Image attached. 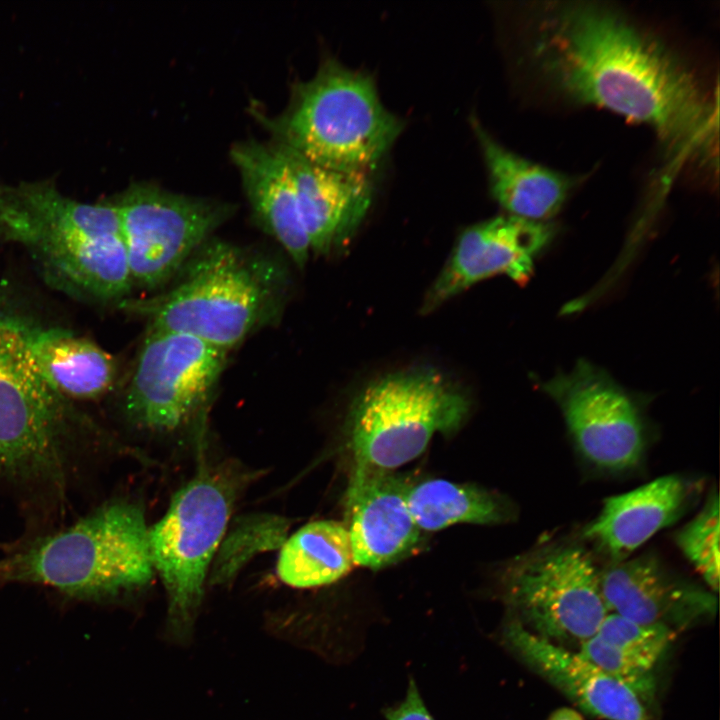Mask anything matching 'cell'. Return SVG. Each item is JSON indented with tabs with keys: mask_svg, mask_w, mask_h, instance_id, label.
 Here are the masks:
<instances>
[{
	"mask_svg": "<svg viewBox=\"0 0 720 720\" xmlns=\"http://www.w3.org/2000/svg\"><path fill=\"white\" fill-rule=\"evenodd\" d=\"M530 24L532 64L560 96L650 128L674 163L711 164L717 93L655 33L591 1L536 4Z\"/></svg>",
	"mask_w": 720,
	"mask_h": 720,
	"instance_id": "obj_1",
	"label": "cell"
},
{
	"mask_svg": "<svg viewBox=\"0 0 720 720\" xmlns=\"http://www.w3.org/2000/svg\"><path fill=\"white\" fill-rule=\"evenodd\" d=\"M26 325L0 307V485L33 523H45L65 510L81 464L104 440L40 376Z\"/></svg>",
	"mask_w": 720,
	"mask_h": 720,
	"instance_id": "obj_2",
	"label": "cell"
},
{
	"mask_svg": "<svg viewBox=\"0 0 720 720\" xmlns=\"http://www.w3.org/2000/svg\"><path fill=\"white\" fill-rule=\"evenodd\" d=\"M0 239L20 246L56 290L121 304L133 286L113 201L86 203L50 180L0 188Z\"/></svg>",
	"mask_w": 720,
	"mask_h": 720,
	"instance_id": "obj_3",
	"label": "cell"
},
{
	"mask_svg": "<svg viewBox=\"0 0 720 720\" xmlns=\"http://www.w3.org/2000/svg\"><path fill=\"white\" fill-rule=\"evenodd\" d=\"M148 533L136 504H103L62 529L9 545L0 556V583L45 585L93 601L121 598L153 577Z\"/></svg>",
	"mask_w": 720,
	"mask_h": 720,
	"instance_id": "obj_4",
	"label": "cell"
},
{
	"mask_svg": "<svg viewBox=\"0 0 720 720\" xmlns=\"http://www.w3.org/2000/svg\"><path fill=\"white\" fill-rule=\"evenodd\" d=\"M166 292L121 304L149 326L184 333L229 352L280 311L285 281L264 257L206 242Z\"/></svg>",
	"mask_w": 720,
	"mask_h": 720,
	"instance_id": "obj_5",
	"label": "cell"
},
{
	"mask_svg": "<svg viewBox=\"0 0 720 720\" xmlns=\"http://www.w3.org/2000/svg\"><path fill=\"white\" fill-rule=\"evenodd\" d=\"M273 141L326 168L369 173L403 129L373 80L329 59L298 83L287 108L259 116Z\"/></svg>",
	"mask_w": 720,
	"mask_h": 720,
	"instance_id": "obj_6",
	"label": "cell"
},
{
	"mask_svg": "<svg viewBox=\"0 0 720 720\" xmlns=\"http://www.w3.org/2000/svg\"><path fill=\"white\" fill-rule=\"evenodd\" d=\"M249 479L232 465L201 467L149 528L153 567L168 600L166 632L177 643L191 639L209 565Z\"/></svg>",
	"mask_w": 720,
	"mask_h": 720,
	"instance_id": "obj_7",
	"label": "cell"
},
{
	"mask_svg": "<svg viewBox=\"0 0 720 720\" xmlns=\"http://www.w3.org/2000/svg\"><path fill=\"white\" fill-rule=\"evenodd\" d=\"M469 409L466 395L434 368L380 377L360 392L349 413L354 464L395 470L417 458L436 433L455 432Z\"/></svg>",
	"mask_w": 720,
	"mask_h": 720,
	"instance_id": "obj_8",
	"label": "cell"
},
{
	"mask_svg": "<svg viewBox=\"0 0 720 720\" xmlns=\"http://www.w3.org/2000/svg\"><path fill=\"white\" fill-rule=\"evenodd\" d=\"M503 586L514 619L567 648L595 635L608 614L601 572L577 544L549 545L520 557L509 566Z\"/></svg>",
	"mask_w": 720,
	"mask_h": 720,
	"instance_id": "obj_9",
	"label": "cell"
},
{
	"mask_svg": "<svg viewBox=\"0 0 720 720\" xmlns=\"http://www.w3.org/2000/svg\"><path fill=\"white\" fill-rule=\"evenodd\" d=\"M116 206L133 286L152 290L180 272L233 212L229 204L131 184Z\"/></svg>",
	"mask_w": 720,
	"mask_h": 720,
	"instance_id": "obj_10",
	"label": "cell"
},
{
	"mask_svg": "<svg viewBox=\"0 0 720 720\" xmlns=\"http://www.w3.org/2000/svg\"><path fill=\"white\" fill-rule=\"evenodd\" d=\"M227 354L193 336L149 326L125 390L126 418L160 432L186 425L215 389Z\"/></svg>",
	"mask_w": 720,
	"mask_h": 720,
	"instance_id": "obj_11",
	"label": "cell"
},
{
	"mask_svg": "<svg viewBox=\"0 0 720 720\" xmlns=\"http://www.w3.org/2000/svg\"><path fill=\"white\" fill-rule=\"evenodd\" d=\"M559 406L579 451L609 471L636 466L645 449V428L632 398L604 371L581 360L568 373L540 384Z\"/></svg>",
	"mask_w": 720,
	"mask_h": 720,
	"instance_id": "obj_12",
	"label": "cell"
},
{
	"mask_svg": "<svg viewBox=\"0 0 720 720\" xmlns=\"http://www.w3.org/2000/svg\"><path fill=\"white\" fill-rule=\"evenodd\" d=\"M550 221L501 215L465 229L433 282L421 311L429 313L475 283L504 274L526 282L536 256L555 235Z\"/></svg>",
	"mask_w": 720,
	"mask_h": 720,
	"instance_id": "obj_13",
	"label": "cell"
},
{
	"mask_svg": "<svg viewBox=\"0 0 720 720\" xmlns=\"http://www.w3.org/2000/svg\"><path fill=\"white\" fill-rule=\"evenodd\" d=\"M408 485L394 470L354 464L345 506L355 565L380 569L422 544V531L407 505Z\"/></svg>",
	"mask_w": 720,
	"mask_h": 720,
	"instance_id": "obj_14",
	"label": "cell"
},
{
	"mask_svg": "<svg viewBox=\"0 0 720 720\" xmlns=\"http://www.w3.org/2000/svg\"><path fill=\"white\" fill-rule=\"evenodd\" d=\"M601 591L608 612L676 632L717 610L712 591L680 577L653 553L614 562L601 572Z\"/></svg>",
	"mask_w": 720,
	"mask_h": 720,
	"instance_id": "obj_15",
	"label": "cell"
},
{
	"mask_svg": "<svg viewBox=\"0 0 720 720\" xmlns=\"http://www.w3.org/2000/svg\"><path fill=\"white\" fill-rule=\"evenodd\" d=\"M504 638L523 663L583 711L605 720H653L651 705L577 650L535 635L514 618Z\"/></svg>",
	"mask_w": 720,
	"mask_h": 720,
	"instance_id": "obj_16",
	"label": "cell"
},
{
	"mask_svg": "<svg viewBox=\"0 0 720 720\" xmlns=\"http://www.w3.org/2000/svg\"><path fill=\"white\" fill-rule=\"evenodd\" d=\"M276 144L293 178L311 252L329 255L343 248L370 208L373 187L368 173L326 168Z\"/></svg>",
	"mask_w": 720,
	"mask_h": 720,
	"instance_id": "obj_17",
	"label": "cell"
},
{
	"mask_svg": "<svg viewBox=\"0 0 720 720\" xmlns=\"http://www.w3.org/2000/svg\"><path fill=\"white\" fill-rule=\"evenodd\" d=\"M230 154L257 224L303 268L311 249L293 178L280 148L273 141L250 139L234 144Z\"/></svg>",
	"mask_w": 720,
	"mask_h": 720,
	"instance_id": "obj_18",
	"label": "cell"
},
{
	"mask_svg": "<svg viewBox=\"0 0 720 720\" xmlns=\"http://www.w3.org/2000/svg\"><path fill=\"white\" fill-rule=\"evenodd\" d=\"M692 497L690 483L666 475L629 492L608 497L583 531L601 553L619 562L661 529L679 519Z\"/></svg>",
	"mask_w": 720,
	"mask_h": 720,
	"instance_id": "obj_19",
	"label": "cell"
},
{
	"mask_svg": "<svg viewBox=\"0 0 720 720\" xmlns=\"http://www.w3.org/2000/svg\"><path fill=\"white\" fill-rule=\"evenodd\" d=\"M26 343L40 376L67 400L98 399L116 382L114 358L87 337L27 321Z\"/></svg>",
	"mask_w": 720,
	"mask_h": 720,
	"instance_id": "obj_20",
	"label": "cell"
},
{
	"mask_svg": "<svg viewBox=\"0 0 720 720\" xmlns=\"http://www.w3.org/2000/svg\"><path fill=\"white\" fill-rule=\"evenodd\" d=\"M676 631L645 625L608 612L595 635L583 642L578 653L645 702L656 696V667L670 648Z\"/></svg>",
	"mask_w": 720,
	"mask_h": 720,
	"instance_id": "obj_21",
	"label": "cell"
},
{
	"mask_svg": "<svg viewBox=\"0 0 720 720\" xmlns=\"http://www.w3.org/2000/svg\"><path fill=\"white\" fill-rule=\"evenodd\" d=\"M489 176L490 191L509 215L546 222L557 214L577 178L525 159L475 126Z\"/></svg>",
	"mask_w": 720,
	"mask_h": 720,
	"instance_id": "obj_22",
	"label": "cell"
},
{
	"mask_svg": "<svg viewBox=\"0 0 720 720\" xmlns=\"http://www.w3.org/2000/svg\"><path fill=\"white\" fill-rule=\"evenodd\" d=\"M354 565L346 525L320 520L308 523L285 540L276 570L286 585L313 588L339 580Z\"/></svg>",
	"mask_w": 720,
	"mask_h": 720,
	"instance_id": "obj_23",
	"label": "cell"
},
{
	"mask_svg": "<svg viewBox=\"0 0 720 720\" xmlns=\"http://www.w3.org/2000/svg\"><path fill=\"white\" fill-rule=\"evenodd\" d=\"M406 499L421 531H436L457 523L498 524L512 516L510 504L503 497L475 485L444 479L409 483Z\"/></svg>",
	"mask_w": 720,
	"mask_h": 720,
	"instance_id": "obj_24",
	"label": "cell"
},
{
	"mask_svg": "<svg viewBox=\"0 0 720 720\" xmlns=\"http://www.w3.org/2000/svg\"><path fill=\"white\" fill-rule=\"evenodd\" d=\"M675 542L713 593L719 587V498L711 492L700 512L678 531Z\"/></svg>",
	"mask_w": 720,
	"mask_h": 720,
	"instance_id": "obj_25",
	"label": "cell"
},
{
	"mask_svg": "<svg viewBox=\"0 0 720 720\" xmlns=\"http://www.w3.org/2000/svg\"><path fill=\"white\" fill-rule=\"evenodd\" d=\"M235 534L228 538L233 542L243 544L225 543L222 549L217 572L214 578L225 581L231 578L232 574L248 558L253 551L275 548L285 542V526L282 520L274 518H263L248 520L243 526L237 527Z\"/></svg>",
	"mask_w": 720,
	"mask_h": 720,
	"instance_id": "obj_26",
	"label": "cell"
},
{
	"mask_svg": "<svg viewBox=\"0 0 720 720\" xmlns=\"http://www.w3.org/2000/svg\"><path fill=\"white\" fill-rule=\"evenodd\" d=\"M385 716L387 720H434L412 680L405 698L397 705L387 708Z\"/></svg>",
	"mask_w": 720,
	"mask_h": 720,
	"instance_id": "obj_27",
	"label": "cell"
},
{
	"mask_svg": "<svg viewBox=\"0 0 720 720\" xmlns=\"http://www.w3.org/2000/svg\"><path fill=\"white\" fill-rule=\"evenodd\" d=\"M548 720H584V718L576 710L565 707L552 712Z\"/></svg>",
	"mask_w": 720,
	"mask_h": 720,
	"instance_id": "obj_28",
	"label": "cell"
}]
</instances>
